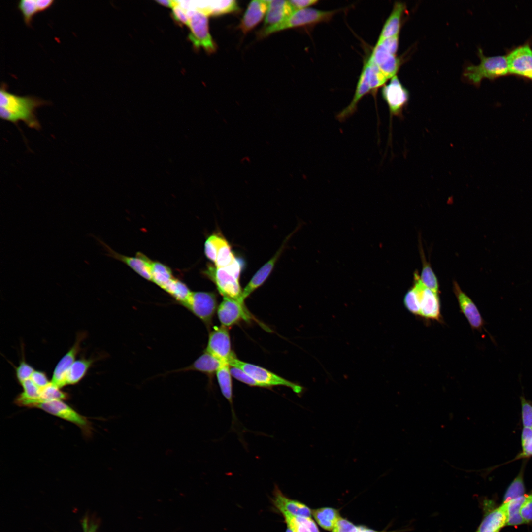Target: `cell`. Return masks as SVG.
I'll list each match as a JSON object with an SVG mask.
<instances>
[{
	"mask_svg": "<svg viewBox=\"0 0 532 532\" xmlns=\"http://www.w3.org/2000/svg\"><path fill=\"white\" fill-rule=\"evenodd\" d=\"M49 102L33 96H19L9 92L2 83L0 89V117L18 127L22 121L29 128L39 130L40 124L36 115L37 108Z\"/></svg>",
	"mask_w": 532,
	"mask_h": 532,
	"instance_id": "1",
	"label": "cell"
},
{
	"mask_svg": "<svg viewBox=\"0 0 532 532\" xmlns=\"http://www.w3.org/2000/svg\"><path fill=\"white\" fill-rule=\"evenodd\" d=\"M242 264L237 258L229 266L217 268L209 266L205 273L216 285L219 293L224 297L244 303L239 277Z\"/></svg>",
	"mask_w": 532,
	"mask_h": 532,
	"instance_id": "2",
	"label": "cell"
},
{
	"mask_svg": "<svg viewBox=\"0 0 532 532\" xmlns=\"http://www.w3.org/2000/svg\"><path fill=\"white\" fill-rule=\"evenodd\" d=\"M478 55L479 64L469 65L464 72V76L470 83L479 86L484 79L493 80L509 74L505 56H486L480 48Z\"/></svg>",
	"mask_w": 532,
	"mask_h": 532,
	"instance_id": "3",
	"label": "cell"
},
{
	"mask_svg": "<svg viewBox=\"0 0 532 532\" xmlns=\"http://www.w3.org/2000/svg\"><path fill=\"white\" fill-rule=\"evenodd\" d=\"M339 9L325 11L307 8L295 11L287 19L275 26L262 28L260 37H264L274 33L294 28L311 27L330 21Z\"/></svg>",
	"mask_w": 532,
	"mask_h": 532,
	"instance_id": "4",
	"label": "cell"
},
{
	"mask_svg": "<svg viewBox=\"0 0 532 532\" xmlns=\"http://www.w3.org/2000/svg\"><path fill=\"white\" fill-rule=\"evenodd\" d=\"M229 364L231 366L237 367L245 372L264 388L283 386L291 389L299 396L305 390V388L302 386L287 380L261 366L240 360L235 355L231 358Z\"/></svg>",
	"mask_w": 532,
	"mask_h": 532,
	"instance_id": "5",
	"label": "cell"
},
{
	"mask_svg": "<svg viewBox=\"0 0 532 532\" xmlns=\"http://www.w3.org/2000/svg\"><path fill=\"white\" fill-rule=\"evenodd\" d=\"M190 32L188 39L196 50L203 49L210 54L216 50V45L210 34L208 16L198 8L187 11Z\"/></svg>",
	"mask_w": 532,
	"mask_h": 532,
	"instance_id": "6",
	"label": "cell"
},
{
	"mask_svg": "<svg viewBox=\"0 0 532 532\" xmlns=\"http://www.w3.org/2000/svg\"><path fill=\"white\" fill-rule=\"evenodd\" d=\"M34 408L42 409L50 414L75 424L81 429L85 437L89 438L92 435V426L87 418L78 413L63 400L43 401L36 404Z\"/></svg>",
	"mask_w": 532,
	"mask_h": 532,
	"instance_id": "7",
	"label": "cell"
},
{
	"mask_svg": "<svg viewBox=\"0 0 532 532\" xmlns=\"http://www.w3.org/2000/svg\"><path fill=\"white\" fill-rule=\"evenodd\" d=\"M217 297L215 293L208 292H192L182 305L201 320L207 327L212 323L217 310Z\"/></svg>",
	"mask_w": 532,
	"mask_h": 532,
	"instance_id": "8",
	"label": "cell"
},
{
	"mask_svg": "<svg viewBox=\"0 0 532 532\" xmlns=\"http://www.w3.org/2000/svg\"><path fill=\"white\" fill-rule=\"evenodd\" d=\"M390 82L383 86L381 93L390 112V127H392L393 116L402 118L403 109L409 100V93L397 75L391 78Z\"/></svg>",
	"mask_w": 532,
	"mask_h": 532,
	"instance_id": "9",
	"label": "cell"
},
{
	"mask_svg": "<svg viewBox=\"0 0 532 532\" xmlns=\"http://www.w3.org/2000/svg\"><path fill=\"white\" fill-rule=\"evenodd\" d=\"M414 276L413 287L418 294L419 300V316L426 319L441 322L440 303L437 293L425 286L417 272L414 273Z\"/></svg>",
	"mask_w": 532,
	"mask_h": 532,
	"instance_id": "10",
	"label": "cell"
},
{
	"mask_svg": "<svg viewBox=\"0 0 532 532\" xmlns=\"http://www.w3.org/2000/svg\"><path fill=\"white\" fill-rule=\"evenodd\" d=\"M505 56L509 74L532 79V48L528 43L513 48Z\"/></svg>",
	"mask_w": 532,
	"mask_h": 532,
	"instance_id": "11",
	"label": "cell"
},
{
	"mask_svg": "<svg viewBox=\"0 0 532 532\" xmlns=\"http://www.w3.org/2000/svg\"><path fill=\"white\" fill-rule=\"evenodd\" d=\"M205 351L224 363H229L234 355L231 350V340L227 327H215L209 333Z\"/></svg>",
	"mask_w": 532,
	"mask_h": 532,
	"instance_id": "12",
	"label": "cell"
},
{
	"mask_svg": "<svg viewBox=\"0 0 532 532\" xmlns=\"http://www.w3.org/2000/svg\"><path fill=\"white\" fill-rule=\"evenodd\" d=\"M217 311L222 325L226 327L236 324L242 320L249 321L252 318L244 303L227 297L223 298Z\"/></svg>",
	"mask_w": 532,
	"mask_h": 532,
	"instance_id": "13",
	"label": "cell"
},
{
	"mask_svg": "<svg viewBox=\"0 0 532 532\" xmlns=\"http://www.w3.org/2000/svg\"><path fill=\"white\" fill-rule=\"evenodd\" d=\"M370 92H371V87L369 81V66L367 58H366L364 62L353 99L349 104L337 114L336 116V119L342 122L351 116L356 111L360 100Z\"/></svg>",
	"mask_w": 532,
	"mask_h": 532,
	"instance_id": "14",
	"label": "cell"
},
{
	"mask_svg": "<svg viewBox=\"0 0 532 532\" xmlns=\"http://www.w3.org/2000/svg\"><path fill=\"white\" fill-rule=\"evenodd\" d=\"M369 57L388 79L396 75L401 64V60L396 55L381 44H376Z\"/></svg>",
	"mask_w": 532,
	"mask_h": 532,
	"instance_id": "15",
	"label": "cell"
},
{
	"mask_svg": "<svg viewBox=\"0 0 532 532\" xmlns=\"http://www.w3.org/2000/svg\"><path fill=\"white\" fill-rule=\"evenodd\" d=\"M86 334L82 333L77 335L75 342L67 352L61 358L53 371L51 382L58 387L61 388L66 385V374L73 363L76 361V357L80 349L81 342L84 339Z\"/></svg>",
	"mask_w": 532,
	"mask_h": 532,
	"instance_id": "16",
	"label": "cell"
},
{
	"mask_svg": "<svg viewBox=\"0 0 532 532\" xmlns=\"http://www.w3.org/2000/svg\"><path fill=\"white\" fill-rule=\"evenodd\" d=\"M453 290L460 308L473 329L481 331L483 319L475 303L460 288L458 283H453Z\"/></svg>",
	"mask_w": 532,
	"mask_h": 532,
	"instance_id": "17",
	"label": "cell"
},
{
	"mask_svg": "<svg viewBox=\"0 0 532 532\" xmlns=\"http://www.w3.org/2000/svg\"><path fill=\"white\" fill-rule=\"evenodd\" d=\"M105 246L108 252V255L119 260L134 270L144 278L152 281L151 264L152 261L141 253L138 252L135 257H128L118 254L103 242L98 240Z\"/></svg>",
	"mask_w": 532,
	"mask_h": 532,
	"instance_id": "18",
	"label": "cell"
},
{
	"mask_svg": "<svg viewBox=\"0 0 532 532\" xmlns=\"http://www.w3.org/2000/svg\"><path fill=\"white\" fill-rule=\"evenodd\" d=\"M268 0L251 1L238 25V28L246 33L255 27L266 14Z\"/></svg>",
	"mask_w": 532,
	"mask_h": 532,
	"instance_id": "19",
	"label": "cell"
},
{
	"mask_svg": "<svg viewBox=\"0 0 532 532\" xmlns=\"http://www.w3.org/2000/svg\"><path fill=\"white\" fill-rule=\"evenodd\" d=\"M506 507L504 503L485 511L484 517L475 532L500 531L506 526Z\"/></svg>",
	"mask_w": 532,
	"mask_h": 532,
	"instance_id": "20",
	"label": "cell"
},
{
	"mask_svg": "<svg viewBox=\"0 0 532 532\" xmlns=\"http://www.w3.org/2000/svg\"><path fill=\"white\" fill-rule=\"evenodd\" d=\"M273 502L276 507L282 513L296 517H311L312 511L305 504L285 497L276 488L275 489Z\"/></svg>",
	"mask_w": 532,
	"mask_h": 532,
	"instance_id": "21",
	"label": "cell"
},
{
	"mask_svg": "<svg viewBox=\"0 0 532 532\" xmlns=\"http://www.w3.org/2000/svg\"><path fill=\"white\" fill-rule=\"evenodd\" d=\"M294 12L288 1L268 0L263 28L272 27L282 23Z\"/></svg>",
	"mask_w": 532,
	"mask_h": 532,
	"instance_id": "22",
	"label": "cell"
},
{
	"mask_svg": "<svg viewBox=\"0 0 532 532\" xmlns=\"http://www.w3.org/2000/svg\"><path fill=\"white\" fill-rule=\"evenodd\" d=\"M406 5L402 2H396L393 9L384 23L377 42L399 35L401 27L402 17Z\"/></svg>",
	"mask_w": 532,
	"mask_h": 532,
	"instance_id": "23",
	"label": "cell"
},
{
	"mask_svg": "<svg viewBox=\"0 0 532 532\" xmlns=\"http://www.w3.org/2000/svg\"><path fill=\"white\" fill-rule=\"evenodd\" d=\"M283 249V247H281L274 256L265 263L253 275L243 290L242 298L244 300L267 279L282 253Z\"/></svg>",
	"mask_w": 532,
	"mask_h": 532,
	"instance_id": "24",
	"label": "cell"
},
{
	"mask_svg": "<svg viewBox=\"0 0 532 532\" xmlns=\"http://www.w3.org/2000/svg\"><path fill=\"white\" fill-rule=\"evenodd\" d=\"M223 363L224 362L205 351L191 365L178 371H197L207 375L211 378Z\"/></svg>",
	"mask_w": 532,
	"mask_h": 532,
	"instance_id": "25",
	"label": "cell"
},
{
	"mask_svg": "<svg viewBox=\"0 0 532 532\" xmlns=\"http://www.w3.org/2000/svg\"><path fill=\"white\" fill-rule=\"evenodd\" d=\"M54 2L53 0H21L18 1L17 8L25 24L30 26L33 16L50 7Z\"/></svg>",
	"mask_w": 532,
	"mask_h": 532,
	"instance_id": "26",
	"label": "cell"
},
{
	"mask_svg": "<svg viewBox=\"0 0 532 532\" xmlns=\"http://www.w3.org/2000/svg\"><path fill=\"white\" fill-rule=\"evenodd\" d=\"M92 358L82 357L76 360L68 370L66 377V385L78 383L86 374L94 362Z\"/></svg>",
	"mask_w": 532,
	"mask_h": 532,
	"instance_id": "27",
	"label": "cell"
},
{
	"mask_svg": "<svg viewBox=\"0 0 532 532\" xmlns=\"http://www.w3.org/2000/svg\"><path fill=\"white\" fill-rule=\"evenodd\" d=\"M230 366L229 363H223L217 370L216 375L223 395L232 406L233 385Z\"/></svg>",
	"mask_w": 532,
	"mask_h": 532,
	"instance_id": "28",
	"label": "cell"
},
{
	"mask_svg": "<svg viewBox=\"0 0 532 532\" xmlns=\"http://www.w3.org/2000/svg\"><path fill=\"white\" fill-rule=\"evenodd\" d=\"M312 515L322 528L328 531L333 530L337 521L340 517L337 510L330 507L313 510Z\"/></svg>",
	"mask_w": 532,
	"mask_h": 532,
	"instance_id": "29",
	"label": "cell"
},
{
	"mask_svg": "<svg viewBox=\"0 0 532 532\" xmlns=\"http://www.w3.org/2000/svg\"><path fill=\"white\" fill-rule=\"evenodd\" d=\"M152 281L164 290L174 278L169 267L159 262L151 264Z\"/></svg>",
	"mask_w": 532,
	"mask_h": 532,
	"instance_id": "30",
	"label": "cell"
},
{
	"mask_svg": "<svg viewBox=\"0 0 532 532\" xmlns=\"http://www.w3.org/2000/svg\"><path fill=\"white\" fill-rule=\"evenodd\" d=\"M164 290L182 305L187 300L192 293L185 283L175 278Z\"/></svg>",
	"mask_w": 532,
	"mask_h": 532,
	"instance_id": "31",
	"label": "cell"
},
{
	"mask_svg": "<svg viewBox=\"0 0 532 532\" xmlns=\"http://www.w3.org/2000/svg\"><path fill=\"white\" fill-rule=\"evenodd\" d=\"M526 495L504 503L506 507V526H517L525 524L520 514V508Z\"/></svg>",
	"mask_w": 532,
	"mask_h": 532,
	"instance_id": "32",
	"label": "cell"
},
{
	"mask_svg": "<svg viewBox=\"0 0 532 532\" xmlns=\"http://www.w3.org/2000/svg\"><path fill=\"white\" fill-rule=\"evenodd\" d=\"M523 474V470L521 469L507 488L503 496L502 503H508L513 499L526 495Z\"/></svg>",
	"mask_w": 532,
	"mask_h": 532,
	"instance_id": "33",
	"label": "cell"
},
{
	"mask_svg": "<svg viewBox=\"0 0 532 532\" xmlns=\"http://www.w3.org/2000/svg\"><path fill=\"white\" fill-rule=\"evenodd\" d=\"M421 254L422 260V270L420 277L423 284L427 288L437 293L438 291V283L437 279L433 272L430 264L426 261L423 254V251L421 249Z\"/></svg>",
	"mask_w": 532,
	"mask_h": 532,
	"instance_id": "34",
	"label": "cell"
},
{
	"mask_svg": "<svg viewBox=\"0 0 532 532\" xmlns=\"http://www.w3.org/2000/svg\"><path fill=\"white\" fill-rule=\"evenodd\" d=\"M228 241L220 234H213L210 235L204 243V253L206 257L215 263L219 249Z\"/></svg>",
	"mask_w": 532,
	"mask_h": 532,
	"instance_id": "35",
	"label": "cell"
},
{
	"mask_svg": "<svg viewBox=\"0 0 532 532\" xmlns=\"http://www.w3.org/2000/svg\"><path fill=\"white\" fill-rule=\"evenodd\" d=\"M60 389L51 382L41 389L40 399L41 402L54 400H64L68 399L69 398V394L61 390Z\"/></svg>",
	"mask_w": 532,
	"mask_h": 532,
	"instance_id": "36",
	"label": "cell"
},
{
	"mask_svg": "<svg viewBox=\"0 0 532 532\" xmlns=\"http://www.w3.org/2000/svg\"><path fill=\"white\" fill-rule=\"evenodd\" d=\"M369 66V81L371 92L374 95L377 90L383 86L388 79L381 71L378 66L367 57Z\"/></svg>",
	"mask_w": 532,
	"mask_h": 532,
	"instance_id": "37",
	"label": "cell"
},
{
	"mask_svg": "<svg viewBox=\"0 0 532 532\" xmlns=\"http://www.w3.org/2000/svg\"><path fill=\"white\" fill-rule=\"evenodd\" d=\"M236 259L227 242L219 249L214 265L217 268L225 267L232 264Z\"/></svg>",
	"mask_w": 532,
	"mask_h": 532,
	"instance_id": "38",
	"label": "cell"
},
{
	"mask_svg": "<svg viewBox=\"0 0 532 532\" xmlns=\"http://www.w3.org/2000/svg\"><path fill=\"white\" fill-rule=\"evenodd\" d=\"M403 303L406 308L412 314L419 316L420 305L418 294L413 287L405 295Z\"/></svg>",
	"mask_w": 532,
	"mask_h": 532,
	"instance_id": "39",
	"label": "cell"
},
{
	"mask_svg": "<svg viewBox=\"0 0 532 532\" xmlns=\"http://www.w3.org/2000/svg\"><path fill=\"white\" fill-rule=\"evenodd\" d=\"M230 372L234 378L250 386L264 388L261 384L240 368L232 366L230 367Z\"/></svg>",
	"mask_w": 532,
	"mask_h": 532,
	"instance_id": "40",
	"label": "cell"
},
{
	"mask_svg": "<svg viewBox=\"0 0 532 532\" xmlns=\"http://www.w3.org/2000/svg\"><path fill=\"white\" fill-rule=\"evenodd\" d=\"M34 371L33 367L26 362L24 358L22 359L18 366L15 367L16 378L20 384L30 379Z\"/></svg>",
	"mask_w": 532,
	"mask_h": 532,
	"instance_id": "41",
	"label": "cell"
},
{
	"mask_svg": "<svg viewBox=\"0 0 532 532\" xmlns=\"http://www.w3.org/2000/svg\"><path fill=\"white\" fill-rule=\"evenodd\" d=\"M520 514L525 524L532 523V491L526 495L520 508Z\"/></svg>",
	"mask_w": 532,
	"mask_h": 532,
	"instance_id": "42",
	"label": "cell"
},
{
	"mask_svg": "<svg viewBox=\"0 0 532 532\" xmlns=\"http://www.w3.org/2000/svg\"><path fill=\"white\" fill-rule=\"evenodd\" d=\"M171 16L173 20L180 26L188 25L189 18L187 11L185 8H183L181 4L176 1L175 4L172 8Z\"/></svg>",
	"mask_w": 532,
	"mask_h": 532,
	"instance_id": "43",
	"label": "cell"
},
{
	"mask_svg": "<svg viewBox=\"0 0 532 532\" xmlns=\"http://www.w3.org/2000/svg\"><path fill=\"white\" fill-rule=\"evenodd\" d=\"M520 399L523 426L532 429V407L524 397H521Z\"/></svg>",
	"mask_w": 532,
	"mask_h": 532,
	"instance_id": "44",
	"label": "cell"
},
{
	"mask_svg": "<svg viewBox=\"0 0 532 532\" xmlns=\"http://www.w3.org/2000/svg\"><path fill=\"white\" fill-rule=\"evenodd\" d=\"M358 526L354 525L348 520L341 517L337 521L332 532H353L357 529Z\"/></svg>",
	"mask_w": 532,
	"mask_h": 532,
	"instance_id": "45",
	"label": "cell"
},
{
	"mask_svg": "<svg viewBox=\"0 0 532 532\" xmlns=\"http://www.w3.org/2000/svg\"><path fill=\"white\" fill-rule=\"evenodd\" d=\"M30 379L40 389L44 388L51 382L44 372L38 370H34Z\"/></svg>",
	"mask_w": 532,
	"mask_h": 532,
	"instance_id": "46",
	"label": "cell"
},
{
	"mask_svg": "<svg viewBox=\"0 0 532 532\" xmlns=\"http://www.w3.org/2000/svg\"><path fill=\"white\" fill-rule=\"evenodd\" d=\"M376 43L382 44L391 53L396 55L399 46V35L386 38Z\"/></svg>",
	"mask_w": 532,
	"mask_h": 532,
	"instance_id": "47",
	"label": "cell"
},
{
	"mask_svg": "<svg viewBox=\"0 0 532 532\" xmlns=\"http://www.w3.org/2000/svg\"><path fill=\"white\" fill-rule=\"evenodd\" d=\"M288 1L294 11L309 8L319 2L317 0H292Z\"/></svg>",
	"mask_w": 532,
	"mask_h": 532,
	"instance_id": "48",
	"label": "cell"
},
{
	"mask_svg": "<svg viewBox=\"0 0 532 532\" xmlns=\"http://www.w3.org/2000/svg\"><path fill=\"white\" fill-rule=\"evenodd\" d=\"M294 517L297 522L305 527L310 532H320L317 525L311 517Z\"/></svg>",
	"mask_w": 532,
	"mask_h": 532,
	"instance_id": "49",
	"label": "cell"
},
{
	"mask_svg": "<svg viewBox=\"0 0 532 532\" xmlns=\"http://www.w3.org/2000/svg\"><path fill=\"white\" fill-rule=\"evenodd\" d=\"M532 440V429L524 427L521 435L522 446L527 445Z\"/></svg>",
	"mask_w": 532,
	"mask_h": 532,
	"instance_id": "50",
	"label": "cell"
},
{
	"mask_svg": "<svg viewBox=\"0 0 532 532\" xmlns=\"http://www.w3.org/2000/svg\"><path fill=\"white\" fill-rule=\"evenodd\" d=\"M532 455V440L527 445L522 447V452L518 456L519 458L528 457Z\"/></svg>",
	"mask_w": 532,
	"mask_h": 532,
	"instance_id": "51",
	"label": "cell"
},
{
	"mask_svg": "<svg viewBox=\"0 0 532 532\" xmlns=\"http://www.w3.org/2000/svg\"><path fill=\"white\" fill-rule=\"evenodd\" d=\"M158 4L164 6L166 7L172 8L175 4L177 1L171 0H155Z\"/></svg>",
	"mask_w": 532,
	"mask_h": 532,
	"instance_id": "52",
	"label": "cell"
},
{
	"mask_svg": "<svg viewBox=\"0 0 532 532\" xmlns=\"http://www.w3.org/2000/svg\"><path fill=\"white\" fill-rule=\"evenodd\" d=\"M82 524L84 532H95L96 528V526L94 524H92L91 526H89L87 519L84 520Z\"/></svg>",
	"mask_w": 532,
	"mask_h": 532,
	"instance_id": "53",
	"label": "cell"
},
{
	"mask_svg": "<svg viewBox=\"0 0 532 532\" xmlns=\"http://www.w3.org/2000/svg\"><path fill=\"white\" fill-rule=\"evenodd\" d=\"M353 532H398V531H377L363 526H358L357 529Z\"/></svg>",
	"mask_w": 532,
	"mask_h": 532,
	"instance_id": "54",
	"label": "cell"
},
{
	"mask_svg": "<svg viewBox=\"0 0 532 532\" xmlns=\"http://www.w3.org/2000/svg\"><path fill=\"white\" fill-rule=\"evenodd\" d=\"M285 532H294L292 529H291L290 528L288 527L287 529Z\"/></svg>",
	"mask_w": 532,
	"mask_h": 532,
	"instance_id": "55",
	"label": "cell"
},
{
	"mask_svg": "<svg viewBox=\"0 0 532 532\" xmlns=\"http://www.w3.org/2000/svg\"><path fill=\"white\" fill-rule=\"evenodd\" d=\"M500 532V531H497V532Z\"/></svg>",
	"mask_w": 532,
	"mask_h": 532,
	"instance_id": "56",
	"label": "cell"
},
{
	"mask_svg": "<svg viewBox=\"0 0 532 532\" xmlns=\"http://www.w3.org/2000/svg\"><path fill=\"white\" fill-rule=\"evenodd\" d=\"M531 80H532V79H531Z\"/></svg>",
	"mask_w": 532,
	"mask_h": 532,
	"instance_id": "57",
	"label": "cell"
}]
</instances>
